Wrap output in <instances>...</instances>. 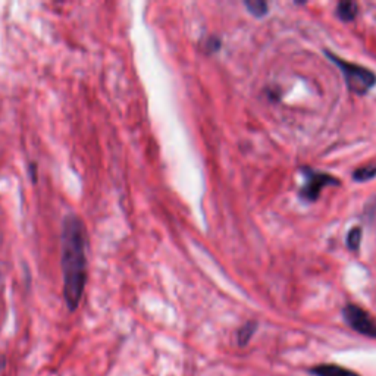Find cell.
Listing matches in <instances>:
<instances>
[{"mask_svg": "<svg viewBox=\"0 0 376 376\" xmlns=\"http://www.w3.org/2000/svg\"><path fill=\"white\" fill-rule=\"evenodd\" d=\"M85 228L77 217H68L62 231V269L65 298L71 310L77 309L85 287Z\"/></svg>", "mask_w": 376, "mask_h": 376, "instance_id": "6da1fadb", "label": "cell"}, {"mask_svg": "<svg viewBox=\"0 0 376 376\" xmlns=\"http://www.w3.org/2000/svg\"><path fill=\"white\" fill-rule=\"evenodd\" d=\"M327 55L331 58V60L337 63L340 67L344 78H346L347 87L350 91L356 93V94H364L368 93L376 82V75L363 67L356 65V63H350L340 59L338 56L332 55V53L327 52Z\"/></svg>", "mask_w": 376, "mask_h": 376, "instance_id": "7a4b0ae2", "label": "cell"}, {"mask_svg": "<svg viewBox=\"0 0 376 376\" xmlns=\"http://www.w3.org/2000/svg\"><path fill=\"white\" fill-rule=\"evenodd\" d=\"M344 319L347 324L360 334L366 337H376V320L356 305H349L344 307Z\"/></svg>", "mask_w": 376, "mask_h": 376, "instance_id": "3957f363", "label": "cell"}, {"mask_svg": "<svg viewBox=\"0 0 376 376\" xmlns=\"http://www.w3.org/2000/svg\"><path fill=\"white\" fill-rule=\"evenodd\" d=\"M328 184H338V181L332 178L331 175L327 174H311L307 177V184L305 186L302 196L310 201H313L318 199L320 190L324 188Z\"/></svg>", "mask_w": 376, "mask_h": 376, "instance_id": "277c9868", "label": "cell"}, {"mask_svg": "<svg viewBox=\"0 0 376 376\" xmlns=\"http://www.w3.org/2000/svg\"><path fill=\"white\" fill-rule=\"evenodd\" d=\"M311 373L316 376H360L350 369L338 366V364H319L311 369Z\"/></svg>", "mask_w": 376, "mask_h": 376, "instance_id": "5b68a950", "label": "cell"}, {"mask_svg": "<svg viewBox=\"0 0 376 376\" xmlns=\"http://www.w3.org/2000/svg\"><path fill=\"white\" fill-rule=\"evenodd\" d=\"M357 3L354 2H341L337 6V15L342 21H351L357 15Z\"/></svg>", "mask_w": 376, "mask_h": 376, "instance_id": "8992f818", "label": "cell"}, {"mask_svg": "<svg viewBox=\"0 0 376 376\" xmlns=\"http://www.w3.org/2000/svg\"><path fill=\"white\" fill-rule=\"evenodd\" d=\"M245 6L250 10V14L257 18L266 15L267 12V5L262 0H249V2H245Z\"/></svg>", "mask_w": 376, "mask_h": 376, "instance_id": "52a82bcc", "label": "cell"}, {"mask_svg": "<svg viewBox=\"0 0 376 376\" xmlns=\"http://www.w3.org/2000/svg\"><path fill=\"white\" fill-rule=\"evenodd\" d=\"M375 175H376V165H368V166H363L354 172L353 178H354V181L363 182V181H368V179L373 178Z\"/></svg>", "mask_w": 376, "mask_h": 376, "instance_id": "ba28073f", "label": "cell"}, {"mask_svg": "<svg viewBox=\"0 0 376 376\" xmlns=\"http://www.w3.org/2000/svg\"><path fill=\"white\" fill-rule=\"evenodd\" d=\"M360 240H362V230L360 228H354L350 231L349 239H347V244L349 249L351 250H357L360 245Z\"/></svg>", "mask_w": 376, "mask_h": 376, "instance_id": "9c48e42d", "label": "cell"}, {"mask_svg": "<svg viewBox=\"0 0 376 376\" xmlns=\"http://www.w3.org/2000/svg\"><path fill=\"white\" fill-rule=\"evenodd\" d=\"M254 327H256V325L252 324V322H250V324H247L245 327L241 328L240 334H239V341H240V344H245L247 341L250 340V337L253 335V332H254Z\"/></svg>", "mask_w": 376, "mask_h": 376, "instance_id": "30bf717a", "label": "cell"}]
</instances>
